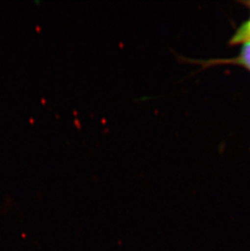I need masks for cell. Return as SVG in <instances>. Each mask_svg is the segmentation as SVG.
I'll list each match as a JSON object with an SVG mask.
<instances>
[{"mask_svg":"<svg viewBox=\"0 0 250 251\" xmlns=\"http://www.w3.org/2000/svg\"><path fill=\"white\" fill-rule=\"evenodd\" d=\"M250 43V20L239 28L235 33L233 38H231V43L238 44V43Z\"/></svg>","mask_w":250,"mask_h":251,"instance_id":"obj_1","label":"cell"},{"mask_svg":"<svg viewBox=\"0 0 250 251\" xmlns=\"http://www.w3.org/2000/svg\"><path fill=\"white\" fill-rule=\"evenodd\" d=\"M240 61L250 69V43H245L241 50Z\"/></svg>","mask_w":250,"mask_h":251,"instance_id":"obj_2","label":"cell"}]
</instances>
